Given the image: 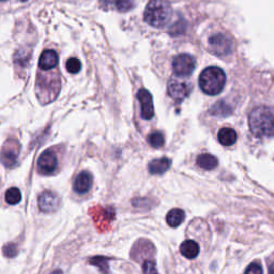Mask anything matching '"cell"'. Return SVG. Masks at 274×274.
Listing matches in <instances>:
<instances>
[{
    "instance_id": "cell-1",
    "label": "cell",
    "mask_w": 274,
    "mask_h": 274,
    "mask_svg": "<svg viewBox=\"0 0 274 274\" xmlns=\"http://www.w3.org/2000/svg\"><path fill=\"white\" fill-rule=\"evenodd\" d=\"M250 130L256 137L274 136V108L258 106L249 116Z\"/></svg>"
},
{
    "instance_id": "cell-2",
    "label": "cell",
    "mask_w": 274,
    "mask_h": 274,
    "mask_svg": "<svg viewBox=\"0 0 274 274\" xmlns=\"http://www.w3.org/2000/svg\"><path fill=\"white\" fill-rule=\"evenodd\" d=\"M172 15V8L167 0H150L145 8L144 20L155 28L166 26Z\"/></svg>"
},
{
    "instance_id": "cell-3",
    "label": "cell",
    "mask_w": 274,
    "mask_h": 274,
    "mask_svg": "<svg viewBox=\"0 0 274 274\" xmlns=\"http://www.w3.org/2000/svg\"><path fill=\"white\" fill-rule=\"evenodd\" d=\"M60 91V78L58 73L39 74L36 79V95L42 104H49L57 98Z\"/></svg>"
},
{
    "instance_id": "cell-4",
    "label": "cell",
    "mask_w": 274,
    "mask_h": 274,
    "mask_svg": "<svg viewBox=\"0 0 274 274\" xmlns=\"http://www.w3.org/2000/svg\"><path fill=\"white\" fill-rule=\"evenodd\" d=\"M226 84L225 72L217 67L205 69L199 76V87L205 94L215 96L222 93Z\"/></svg>"
},
{
    "instance_id": "cell-5",
    "label": "cell",
    "mask_w": 274,
    "mask_h": 274,
    "mask_svg": "<svg viewBox=\"0 0 274 274\" xmlns=\"http://www.w3.org/2000/svg\"><path fill=\"white\" fill-rule=\"evenodd\" d=\"M21 145L16 139H8L0 150V163L6 167H12L20 154Z\"/></svg>"
},
{
    "instance_id": "cell-6",
    "label": "cell",
    "mask_w": 274,
    "mask_h": 274,
    "mask_svg": "<svg viewBox=\"0 0 274 274\" xmlns=\"http://www.w3.org/2000/svg\"><path fill=\"white\" fill-rule=\"evenodd\" d=\"M196 62L193 56L189 54H180L172 61V69L179 77H187L193 73Z\"/></svg>"
},
{
    "instance_id": "cell-7",
    "label": "cell",
    "mask_w": 274,
    "mask_h": 274,
    "mask_svg": "<svg viewBox=\"0 0 274 274\" xmlns=\"http://www.w3.org/2000/svg\"><path fill=\"white\" fill-rule=\"evenodd\" d=\"M168 95L177 102H181L190 94L191 85L182 77H171L168 81Z\"/></svg>"
},
{
    "instance_id": "cell-8",
    "label": "cell",
    "mask_w": 274,
    "mask_h": 274,
    "mask_svg": "<svg viewBox=\"0 0 274 274\" xmlns=\"http://www.w3.org/2000/svg\"><path fill=\"white\" fill-rule=\"evenodd\" d=\"M60 197L53 191H44L39 196V208L42 212L52 213L59 209Z\"/></svg>"
},
{
    "instance_id": "cell-9",
    "label": "cell",
    "mask_w": 274,
    "mask_h": 274,
    "mask_svg": "<svg viewBox=\"0 0 274 274\" xmlns=\"http://www.w3.org/2000/svg\"><path fill=\"white\" fill-rule=\"evenodd\" d=\"M58 160L53 150H45L38 160V171L42 175H51L56 170Z\"/></svg>"
},
{
    "instance_id": "cell-10",
    "label": "cell",
    "mask_w": 274,
    "mask_h": 274,
    "mask_svg": "<svg viewBox=\"0 0 274 274\" xmlns=\"http://www.w3.org/2000/svg\"><path fill=\"white\" fill-rule=\"evenodd\" d=\"M137 99L141 103V114L145 120H150L154 115L152 96L148 90L141 89L137 94Z\"/></svg>"
},
{
    "instance_id": "cell-11",
    "label": "cell",
    "mask_w": 274,
    "mask_h": 274,
    "mask_svg": "<svg viewBox=\"0 0 274 274\" xmlns=\"http://www.w3.org/2000/svg\"><path fill=\"white\" fill-rule=\"evenodd\" d=\"M210 47L218 56H225L232 50V42L223 34H215L210 38Z\"/></svg>"
},
{
    "instance_id": "cell-12",
    "label": "cell",
    "mask_w": 274,
    "mask_h": 274,
    "mask_svg": "<svg viewBox=\"0 0 274 274\" xmlns=\"http://www.w3.org/2000/svg\"><path fill=\"white\" fill-rule=\"evenodd\" d=\"M91 209V215H93L94 220L96 223H98V227H106L108 226V223L112 222L115 218V211L113 208H102L97 207Z\"/></svg>"
},
{
    "instance_id": "cell-13",
    "label": "cell",
    "mask_w": 274,
    "mask_h": 274,
    "mask_svg": "<svg viewBox=\"0 0 274 274\" xmlns=\"http://www.w3.org/2000/svg\"><path fill=\"white\" fill-rule=\"evenodd\" d=\"M58 65V54L54 50L44 51L39 60V67L43 71H50Z\"/></svg>"
},
{
    "instance_id": "cell-14",
    "label": "cell",
    "mask_w": 274,
    "mask_h": 274,
    "mask_svg": "<svg viewBox=\"0 0 274 274\" xmlns=\"http://www.w3.org/2000/svg\"><path fill=\"white\" fill-rule=\"evenodd\" d=\"M93 184V177L88 171H81L74 181V191L79 194L87 193Z\"/></svg>"
},
{
    "instance_id": "cell-15",
    "label": "cell",
    "mask_w": 274,
    "mask_h": 274,
    "mask_svg": "<svg viewBox=\"0 0 274 274\" xmlns=\"http://www.w3.org/2000/svg\"><path fill=\"white\" fill-rule=\"evenodd\" d=\"M171 165V161L168 158H161L153 160L149 163V172L151 175H163L165 173Z\"/></svg>"
},
{
    "instance_id": "cell-16",
    "label": "cell",
    "mask_w": 274,
    "mask_h": 274,
    "mask_svg": "<svg viewBox=\"0 0 274 274\" xmlns=\"http://www.w3.org/2000/svg\"><path fill=\"white\" fill-rule=\"evenodd\" d=\"M180 252L188 259H194L199 254V245L194 240H186L180 246Z\"/></svg>"
},
{
    "instance_id": "cell-17",
    "label": "cell",
    "mask_w": 274,
    "mask_h": 274,
    "mask_svg": "<svg viewBox=\"0 0 274 274\" xmlns=\"http://www.w3.org/2000/svg\"><path fill=\"white\" fill-rule=\"evenodd\" d=\"M196 163H197V165L200 168L206 169V170H211V169H214L217 166L218 161L212 154L203 153V154L198 155Z\"/></svg>"
},
{
    "instance_id": "cell-18",
    "label": "cell",
    "mask_w": 274,
    "mask_h": 274,
    "mask_svg": "<svg viewBox=\"0 0 274 274\" xmlns=\"http://www.w3.org/2000/svg\"><path fill=\"white\" fill-rule=\"evenodd\" d=\"M185 212L184 210L181 209H172L168 212L167 216H166V221L167 224L170 227H178L180 226L185 221Z\"/></svg>"
},
{
    "instance_id": "cell-19",
    "label": "cell",
    "mask_w": 274,
    "mask_h": 274,
    "mask_svg": "<svg viewBox=\"0 0 274 274\" xmlns=\"http://www.w3.org/2000/svg\"><path fill=\"white\" fill-rule=\"evenodd\" d=\"M217 137L220 143L224 146H231L237 141L236 132L233 129H230V127H224V129L220 130Z\"/></svg>"
},
{
    "instance_id": "cell-20",
    "label": "cell",
    "mask_w": 274,
    "mask_h": 274,
    "mask_svg": "<svg viewBox=\"0 0 274 274\" xmlns=\"http://www.w3.org/2000/svg\"><path fill=\"white\" fill-rule=\"evenodd\" d=\"M109 7H114L121 12L129 11L133 7V0H102Z\"/></svg>"
},
{
    "instance_id": "cell-21",
    "label": "cell",
    "mask_w": 274,
    "mask_h": 274,
    "mask_svg": "<svg viewBox=\"0 0 274 274\" xmlns=\"http://www.w3.org/2000/svg\"><path fill=\"white\" fill-rule=\"evenodd\" d=\"M5 199L9 205H17L22 200L21 191L17 188H10L6 192Z\"/></svg>"
},
{
    "instance_id": "cell-22",
    "label": "cell",
    "mask_w": 274,
    "mask_h": 274,
    "mask_svg": "<svg viewBox=\"0 0 274 274\" xmlns=\"http://www.w3.org/2000/svg\"><path fill=\"white\" fill-rule=\"evenodd\" d=\"M108 261L109 259L103 256H96L94 258H91L89 260V263L93 264V266L97 267L100 272H102L103 274H108L109 272V267H108Z\"/></svg>"
},
{
    "instance_id": "cell-23",
    "label": "cell",
    "mask_w": 274,
    "mask_h": 274,
    "mask_svg": "<svg viewBox=\"0 0 274 274\" xmlns=\"http://www.w3.org/2000/svg\"><path fill=\"white\" fill-rule=\"evenodd\" d=\"M148 143L153 148H161L165 143V139L161 132H153L148 136Z\"/></svg>"
},
{
    "instance_id": "cell-24",
    "label": "cell",
    "mask_w": 274,
    "mask_h": 274,
    "mask_svg": "<svg viewBox=\"0 0 274 274\" xmlns=\"http://www.w3.org/2000/svg\"><path fill=\"white\" fill-rule=\"evenodd\" d=\"M66 67H67L68 72L72 73V74H77L81 69V63L77 58H70L67 61Z\"/></svg>"
},
{
    "instance_id": "cell-25",
    "label": "cell",
    "mask_w": 274,
    "mask_h": 274,
    "mask_svg": "<svg viewBox=\"0 0 274 274\" xmlns=\"http://www.w3.org/2000/svg\"><path fill=\"white\" fill-rule=\"evenodd\" d=\"M3 253L6 257L8 258H12L16 256L17 254V246L15 243H7L4 245L3 248Z\"/></svg>"
},
{
    "instance_id": "cell-26",
    "label": "cell",
    "mask_w": 274,
    "mask_h": 274,
    "mask_svg": "<svg viewBox=\"0 0 274 274\" xmlns=\"http://www.w3.org/2000/svg\"><path fill=\"white\" fill-rule=\"evenodd\" d=\"M143 273L144 274H159L155 262L152 260H145L143 263Z\"/></svg>"
},
{
    "instance_id": "cell-27",
    "label": "cell",
    "mask_w": 274,
    "mask_h": 274,
    "mask_svg": "<svg viewBox=\"0 0 274 274\" xmlns=\"http://www.w3.org/2000/svg\"><path fill=\"white\" fill-rule=\"evenodd\" d=\"M245 274H263V272L261 266L258 262H253L249 266Z\"/></svg>"
},
{
    "instance_id": "cell-28",
    "label": "cell",
    "mask_w": 274,
    "mask_h": 274,
    "mask_svg": "<svg viewBox=\"0 0 274 274\" xmlns=\"http://www.w3.org/2000/svg\"><path fill=\"white\" fill-rule=\"evenodd\" d=\"M269 274H274V262L271 264L269 268Z\"/></svg>"
},
{
    "instance_id": "cell-29",
    "label": "cell",
    "mask_w": 274,
    "mask_h": 274,
    "mask_svg": "<svg viewBox=\"0 0 274 274\" xmlns=\"http://www.w3.org/2000/svg\"><path fill=\"white\" fill-rule=\"evenodd\" d=\"M51 274H62V271H60V270H56V271L52 272Z\"/></svg>"
},
{
    "instance_id": "cell-30",
    "label": "cell",
    "mask_w": 274,
    "mask_h": 274,
    "mask_svg": "<svg viewBox=\"0 0 274 274\" xmlns=\"http://www.w3.org/2000/svg\"><path fill=\"white\" fill-rule=\"evenodd\" d=\"M21 2H27V0H21Z\"/></svg>"
},
{
    "instance_id": "cell-31",
    "label": "cell",
    "mask_w": 274,
    "mask_h": 274,
    "mask_svg": "<svg viewBox=\"0 0 274 274\" xmlns=\"http://www.w3.org/2000/svg\"><path fill=\"white\" fill-rule=\"evenodd\" d=\"M0 2H6V0H0Z\"/></svg>"
}]
</instances>
